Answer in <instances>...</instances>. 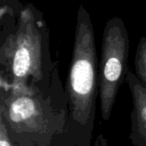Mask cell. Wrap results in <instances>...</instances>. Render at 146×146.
<instances>
[{
  "label": "cell",
  "instance_id": "8",
  "mask_svg": "<svg viewBox=\"0 0 146 146\" xmlns=\"http://www.w3.org/2000/svg\"><path fill=\"white\" fill-rule=\"evenodd\" d=\"M0 146H17L9 138L3 118L0 115Z\"/></svg>",
  "mask_w": 146,
  "mask_h": 146
},
{
  "label": "cell",
  "instance_id": "3",
  "mask_svg": "<svg viewBox=\"0 0 146 146\" xmlns=\"http://www.w3.org/2000/svg\"><path fill=\"white\" fill-rule=\"evenodd\" d=\"M62 92L58 70L52 84L44 91L17 92L1 88L0 115L9 138L17 146H49L62 128L55 111L54 98Z\"/></svg>",
  "mask_w": 146,
  "mask_h": 146
},
{
  "label": "cell",
  "instance_id": "4",
  "mask_svg": "<svg viewBox=\"0 0 146 146\" xmlns=\"http://www.w3.org/2000/svg\"><path fill=\"white\" fill-rule=\"evenodd\" d=\"M99 61V97L103 120L109 121L120 86L128 74L130 39L124 21L118 16L105 24Z\"/></svg>",
  "mask_w": 146,
  "mask_h": 146
},
{
  "label": "cell",
  "instance_id": "5",
  "mask_svg": "<svg viewBox=\"0 0 146 146\" xmlns=\"http://www.w3.org/2000/svg\"><path fill=\"white\" fill-rule=\"evenodd\" d=\"M126 82L129 86L133 104L130 139L133 146H146V87L131 70L127 75Z\"/></svg>",
  "mask_w": 146,
  "mask_h": 146
},
{
  "label": "cell",
  "instance_id": "2",
  "mask_svg": "<svg viewBox=\"0 0 146 146\" xmlns=\"http://www.w3.org/2000/svg\"><path fill=\"white\" fill-rule=\"evenodd\" d=\"M68 103L67 132L73 133L80 146H88L99 93V61L91 15L84 5L77 11L72 59L66 83Z\"/></svg>",
  "mask_w": 146,
  "mask_h": 146
},
{
  "label": "cell",
  "instance_id": "7",
  "mask_svg": "<svg viewBox=\"0 0 146 146\" xmlns=\"http://www.w3.org/2000/svg\"><path fill=\"white\" fill-rule=\"evenodd\" d=\"M135 74L146 87V38L141 37L134 56Z\"/></svg>",
  "mask_w": 146,
  "mask_h": 146
},
{
  "label": "cell",
  "instance_id": "1",
  "mask_svg": "<svg viewBox=\"0 0 146 146\" xmlns=\"http://www.w3.org/2000/svg\"><path fill=\"white\" fill-rule=\"evenodd\" d=\"M1 88L17 92L48 89L56 64L50 51L49 28L33 3L21 9L15 23L1 31Z\"/></svg>",
  "mask_w": 146,
  "mask_h": 146
},
{
  "label": "cell",
  "instance_id": "6",
  "mask_svg": "<svg viewBox=\"0 0 146 146\" xmlns=\"http://www.w3.org/2000/svg\"><path fill=\"white\" fill-rule=\"evenodd\" d=\"M23 8L20 0H0L1 30L13 26Z\"/></svg>",
  "mask_w": 146,
  "mask_h": 146
}]
</instances>
